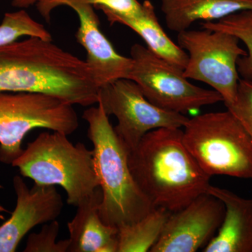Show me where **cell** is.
Returning <instances> with one entry per match:
<instances>
[{
    "mask_svg": "<svg viewBox=\"0 0 252 252\" xmlns=\"http://www.w3.org/2000/svg\"><path fill=\"white\" fill-rule=\"evenodd\" d=\"M207 193L224 204V219L218 234L204 252H252V198H244L227 189L210 185Z\"/></svg>",
    "mask_w": 252,
    "mask_h": 252,
    "instance_id": "cell-13",
    "label": "cell"
},
{
    "mask_svg": "<svg viewBox=\"0 0 252 252\" xmlns=\"http://www.w3.org/2000/svg\"><path fill=\"white\" fill-rule=\"evenodd\" d=\"M132 66L128 79L135 81L144 97L159 108L185 114L223 102L215 90L191 84L183 69L135 44L131 47Z\"/></svg>",
    "mask_w": 252,
    "mask_h": 252,
    "instance_id": "cell-8",
    "label": "cell"
},
{
    "mask_svg": "<svg viewBox=\"0 0 252 252\" xmlns=\"http://www.w3.org/2000/svg\"><path fill=\"white\" fill-rule=\"evenodd\" d=\"M100 187L78 205L74 218L67 223L68 252H117L118 228L104 223L99 216Z\"/></svg>",
    "mask_w": 252,
    "mask_h": 252,
    "instance_id": "cell-14",
    "label": "cell"
},
{
    "mask_svg": "<svg viewBox=\"0 0 252 252\" xmlns=\"http://www.w3.org/2000/svg\"><path fill=\"white\" fill-rule=\"evenodd\" d=\"M16 205L9 220L0 225V252H14L30 230L56 220L63 200L55 186L34 184L30 189L20 175L13 179Z\"/></svg>",
    "mask_w": 252,
    "mask_h": 252,
    "instance_id": "cell-11",
    "label": "cell"
},
{
    "mask_svg": "<svg viewBox=\"0 0 252 252\" xmlns=\"http://www.w3.org/2000/svg\"><path fill=\"white\" fill-rule=\"evenodd\" d=\"M240 41L226 32L203 28L187 30L177 35V44L189 56L184 75L210 86L221 95L225 107L236 99L240 80L238 61L247 55Z\"/></svg>",
    "mask_w": 252,
    "mask_h": 252,
    "instance_id": "cell-7",
    "label": "cell"
},
{
    "mask_svg": "<svg viewBox=\"0 0 252 252\" xmlns=\"http://www.w3.org/2000/svg\"><path fill=\"white\" fill-rule=\"evenodd\" d=\"M39 93L72 105L98 102L99 88L83 61L52 42L28 37L0 46V93Z\"/></svg>",
    "mask_w": 252,
    "mask_h": 252,
    "instance_id": "cell-1",
    "label": "cell"
},
{
    "mask_svg": "<svg viewBox=\"0 0 252 252\" xmlns=\"http://www.w3.org/2000/svg\"><path fill=\"white\" fill-rule=\"evenodd\" d=\"M23 36L52 40L51 33L26 10L6 13L0 23V46L14 42Z\"/></svg>",
    "mask_w": 252,
    "mask_h": 252,
    "instance_id": "cell-19",
    "label": "cell"
},
{
    "mask_svg": "<svg viewBox=\"0 0 252 252\" xmlns=\"http://www.w3.org/2000/svg\"><path fill=\"white\" fill-rule=\"evenodd\" d=\"M184 127V144L205 173L252 180V139L230 110L195 116Z\"/></svg>",
    "mask_w": 252,
    "mask_h": 252,
    "instance_id": "cell-5",
    "label": "cell"
},
{
    "mask_svg": "<svg viewBox=\"0 0 252 252\" xmlns=\"http://www.w3.org/2000/svg\"><path fill=\"white\" fill-rule=\"evenodd\" d=\"M73 106L39 93H0V162L12 165L23 153V139L34 129L74 133L79 121Z\"/></svg>",
    "mask_w": 252,
    "mask_h": 252,
    "instance_id": "cell-6",
    "label": "cell"
},
{
    "mask_svg": "<svg viewBox=\"0 0 252 252\" xmlns=\"http://www.w3.org/2000/svg\"><path fill=\"white\" fill-rule=\"evenodd\" d=\"M65 6L72 8L79 18L76 38L86 50V62L99 89L118 79H128L132 60L119 54L102 33L94 6L74 2Z\"/></svg>",
    "mask_w": 252,
    "mask_h": 252,
    "instance_id": "cell-12",
    "label": "cell"
},
{
    "mask_svg": "<svg viewBox=\"0 0 252 252\" xmlns=\"http://www.w3.org/2000/svg\"><path fill=\"white\" fill-rule=\"evenodd\" d=\"M107 115L117 118L114 131L129 152L146 134L161 127H184L189 118L164 110L144 97L135 81L121 79L99 89L98 102Z\"/></svg>",
    "mask_w": 252,
    "mask_h": 252,
    "instance_id": "cell-9",
    "label": "cell"
},
{
    "mask_svg": "<svg viewBox=\"0 0 252 252\" xmlns=\"http://www.w3.org/2000/svg\"><path fill=\"white\" fill-rule=\"evenodd\" d=\"M69 2L90 4L97 9L105 8L126 16L139 14L142 8V3L138 0H39L36 6L39 14L49 22L52 11L59 6H65Z\"/></svg>",
    "mask_w": 252,
    "mask_h": 252,
    "instance_id": "cell-20",
    "label": "cell"
},
{
    "mask_svg": "<svg viewBox=\"0 0 252 252\" xmlns=\"http://www.w3.org/2000/svg\"><path fill=\"white\" fill-rule=\"evenodd\" d=\"M171 212L158 207L142 220L118 229L117 252H150Z\"/></svg>",
    "mask_w": 252,
    "mask_h": 252,
    "instance_id": "cell-17",
    "label": "cell"
},
{
    "mask_svg": "<svg viewBox=\"0 0 252 252\" xmlns=\"http://www.w3.org/2000/svg\"><path fill=\"white\" fill-rule=\"evenodd\" d=\"M252 139V79H240L234 103L228 106Z\"/></svg>",
    "mask_w": 252,
    "mask_h": 252,
    "instance_id": "cell-22",
    "label": "cell"
},
{
    "mask_svg": "<svg viewBox=\"0 0 252 252\" xmlns=\"http://www.w3.org/2000/svg\"><path fill=\"white\" fill-rule=\"evenodd\" d=\"M39 0H12L11 5L14 7L21 9H26L33 5H36Z\"/></svg>",
    "mask_w": 252,
    "mask_h": 252,
    "instance_id": "cell-23",
    "label": "cell"
},
{
    "mask_svg": "<svg viewBox=\"0 0 252 252\" xmlns=\"http://www.w3.org/2000/svg\"><path fill=\"white\" fill-rule=\"evenodd\" d=\"M136 184L154 208L175 212L207 193L211 177L183 142V130L161 127L142 137L127 157Z\"/></svg>",
    "mask_w": 252,
    "mask_h": 252,
    "instance_id": "cell-2",
    "label": "cell"
},
{
    "mask_svg": "<svg viewBox=\"0 0 252 252\" xmlns=\"http://www.w3.org/2000/svg\"><path fill=\"white\" fill-rule=\"evenodd\" d=\"M160 10L170 31H187L197 21L216 22L245 10H252V0H160Z\"/></svg>",
    "mask_w": 252,
    "mask_h": 252,
    "instance_id": "cell-16",
    "label": "cell"
},
{
    "mask_svg": "<svg viewBox=\"0 0 252 252\" xmlns=\"http://www.w3.org/2000/svg\"><path fill=\"white\" fill-rule=\"evenodd\" d=\"M224 204L205 193L171 212L152 252H195L209 243L224 219Z\"/></svg>",
    "mask_w": 252,
    "mask_h": 252,
    "instance_id": "cell-10",
    "label": "cell"
},
{
    "mask_svg": "<svg viewBox=\"0 0 252 252\" xmlns=\"http://www.w3.org/2000/svg\"><path fill=\"white\" fill-rule=\"evenodd\" d=\"M52 132L39 134L11 165L37 185L61 186L68 205L77 207L99 187L93 150L81 142L73 144L65 134Z\"/></svg>",
    "mask_w": 252,
    "mask_h": 252,
    "instance_id": "cell-4",
    "label": "cell"
},
{
    "mask_svg": "<svg viewBox=\"0 0 252 252\" xmlns=\"http://www.w3.org/2000/svg\"><path fill=\"white\" fill-rule=\"evenodd\" d=\"M86 109L88 137L94 149V170L102 190L99 216L106 224L119 229L138 221L154 207L136 184L129 168L128 152L119 140L103 107Z\"/></svg>",
    "mask_w": 252,
    "mask_h": 252,
    "instance_id": "cell-3",
    "label": "cell"
},
{
    "mask_svg": "<svg viewBox=\"0 0 252 252\" xmlns=\"http://www.w3.org/2000/svg\"><path fill=\"white\" fill-rule=\"evenodd\" d=\"M201 28L226 32L244 43L247 55L238 59V73L243 79H252V10L239 11L216 22L202 23Z\"/></svg>",
    "mask_w": 252,
    "mask_h": 252,
    "instance_id": "cell-18",
    "label": "cell"
},
{
    "mask_svg": "<svg viewBox=\"0 0 252 252\" xmlns=\"http://www.w3.org/2000/svg\"><path fill=\"white\" fill-rule=\"evenodd\" d=\"M109 23L125 26L142 37L151 51L176 67L185 69L189 56L185 50L169 37L159 23L154 4L149 0L142 2V10L134 16H126L105 8H98Z\"/></svg>",
    "mask_w": 252,
    "mask_h": 252,
    "instance_id": "cell-15",
    "label": "cell"
},
{
    "mask_svg": "<svg viewBox=\"0 0 252 252\" xmlns=\"http://www.w3.org/2000/svg\"><path fill=\"white\" fill-rule=\"evenodd\" d=\"M60 225L56 220L43 225L39 233L28 236L24 252H68L69 239L56 242L59 234Z\"/></svg>",
    "mask_w": 252,
    "mask_h": 252,
    "instance_id": "cell-21",
    "label": "cell"
}]
</instances>
